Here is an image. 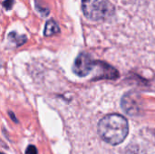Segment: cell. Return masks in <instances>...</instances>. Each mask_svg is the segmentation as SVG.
<instances>
[{
  "mask_svg": "<svg viewBox=\"0 0 155 154\" xmlns=\"http://www.w3.org/2000/svg\"><path fill=\"white\" fill-rule=\"evenodd\" d=\"M10 35H12V36H9L11 39H13L14 40V42H16V44H17V45H20L21 44V43L18 41V40H20L23 44L25 42V36H18L17 34H16V33H11L10 34Z\"/></svg>",
  "mask_w": 155,
  "mask_h": 154,
  "instance_id": "cell-6",
  "label": "cell"
},
{
  "mask_svg": "<svg viewBox=\"0 0 155 154\" xmlns=\"http://www.w3.org/2000/svg\"><path fill=\"white\" fill-rule=\"evenodd\" d=\"M25 154H37V150L35 146L30 145L27 147V149L25 151Z\"/></svg>",
  "mask_w": 155,
  "mask_h": 154,
  "instance_id": "cell-7",
  "label": "cell"
},
{
  "mask_svg": "<svg viewBox=\"0 0 155 154\" xmlns=\"http://www.w3.org/2000/svg\"><path fill=\"white\" fill-rule=\"evenodd\" d=\"M84 15L91 20H103L110 17L114 11L109 0H82Z\"/></svg>",
  "mask_w": 155,
  "mask_h": 154,
  "instance_id": "cell-2",
  "label": "cell"
},
{
  "mask_svg": "<svg viewBox=\"0 0 155 154\" xmlns=\"http://www.w3.org/2000/svg\"><path fill=\"white\" fill-rule=\"evenodd\" d=\"M95 66V62H94L87 54H80L74 64L73 71L78 76L84 77L87 75Z\"/></svg>",
  "mask_w": 155,
  "mask_h": 154,
  "instance_id": "cell-3",
  "label": "cell"
},
{
  "mask_svg": "<svg viewBox=\"0 0 155 154\" xmlns=\"http://www.w3.org/2000/svg\"><path fill=\"white\" fill-rule=\"evenodd\" d=\"M59 31H60V29H59L58 25L54 20H49L45 25L44 34L45 36H50V35H53L54 34L59 33Z\"/></svg>",
  "mask_w": 155,
  "mask_h": 154,
  "instance_id": "cell-5",
  "label": "cell"
},
{
  "mask_svg": "<svg viewBox=\"0 0 155 154\" xmlns=\"http://www.w3.org/2000/svg\"><path fill=\"white\" fill-rule=\"evenodd\" d=\"M123 107L129 114H135L139 109L138 101H137V95H132L126 94L123 98Z\"/></svg>",
  "mask_w": 155,
  "mask_h": 154,
  "instance_id": "cell-4",
  "label": "cell"
},
{
  "mask_svg": "<svg viewBox=\"0 0 155 154\" xmlns=\"http://www.w3.org/2000/svg\"><path fill=\"white\" fill-rule=\"evenodd\" d=\"M129 133L127 120L121 114L112 113L104 117L98 124V133L107 143L120 144L124 141Z\"/></svg>",
  "mask_w": 155,
  "mask_h": 154,
  "instance_id": "cell-1",
  "label": "cell"
}]
</instances>
